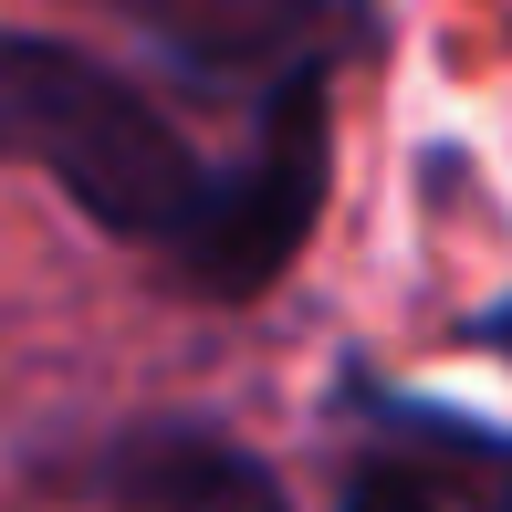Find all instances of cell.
Here are the masks:
<instances>
[{
	"label": "cell",
	"mask_w": 512,
	"mask_h": 512,
	"mask_svg": "<svg viewBox=\"0 0 512 512\" xmlns=\"http://www.w3.org/2000/svg\"><path fill=\"white\" fill-rule=\"evenodd\" d=\"M115 11L209 84H272L283 63H335L366 0H115Z\"/></svg>",
	"instance_id": "cell-4"
},
{
	"label": "cell",
	"mask_w": 512,
	"mask_h": 512,
	"mask_svg": "<svg viewBox=\"0 0 512 512\" xmlns=\"http://www.w3.org/2000/svg\"><path fill=\"white\" fill-rule=\"evenodd\" d=\"M0 157L42 168L95 230L147 251H168L209 199V168L178 115H157L147 84H126L63 32H0Z\"/></svg>",
	"instance_id": "cell-1"
},
{
	"label": "cell",
	"mask_w": 512,
	"mask_h": 512,
	"mask_svg": "<svg viewBox=\"0 0 512 512\" xmlns=\"http://www.w3.org/2000/svg\"><path fill=\"white\" fill-rule=\"evenodd\" d=\"M460 471H471L481 481V492H471V512H512V439L492 429V439H481V450L471 460H460Z\"/></svg>",
	"instance_id": "cell-6"
},
{
	"label": "cell",
	"mask_w": 512,
	"mask_h": 512,
	"mask_svg": "<svg viewBox=\"0 0 512 512\" xmlns=\"http://www.w3.org/2000/svg\"><path fill=\"white\" fill-rule=\"evenodd\" d=\"M324 189H335V63H283L262 84L241 168H209L199 220L178 230L157 262L199 304H262L293 272V251L314 241Z\"/></svg>",
	"instance_id": "cell-2"
},
{
	"label": "cell",
	"mask_w": 512,
	"mask_h": 512,
	"mask_svg": "<svg viewBox=\"0 0 512 512\" xmlns=\"http://www.w3.org/2000/svg\"><path fill=\"white\" fill-rule=\"evenodd\" d=\"M450 460H429V450H408V439H387L377 460H356L345 471V502L335 512H450Z\"/></svg>",
	"instance_id": "cell-5"
},
{
	"label": "cell",
	"mask_w": 512,
	"mask_h": 512,
	"mask_svg": "<svg viewBox=\"0 0 512 512\" xmlns=\"http://www.w3.org/2000/svg\"><path fill=\"white\" fill-rule=\"evenodd\" d=\"M84 492L105 512H293L283 471L199 418H136L84 460Z\"/></svg>",
	"instance_id": "cell-3"
},
{
	"label": "cell",
	"mask_w": 512,
	"mask_h": 512,
	"mask_svg": "<svg viewBox=\"0 0 512 512\" xmlns=\"http://www.w3.org/2000/svg\"><path fill=\"white\" fill-rule=\"evenodd\" d=\"M471 345H481V356H512V304H481L471 314Z\"/></svg>",
	"instance_id": "cell-7"
}]
</instances>
